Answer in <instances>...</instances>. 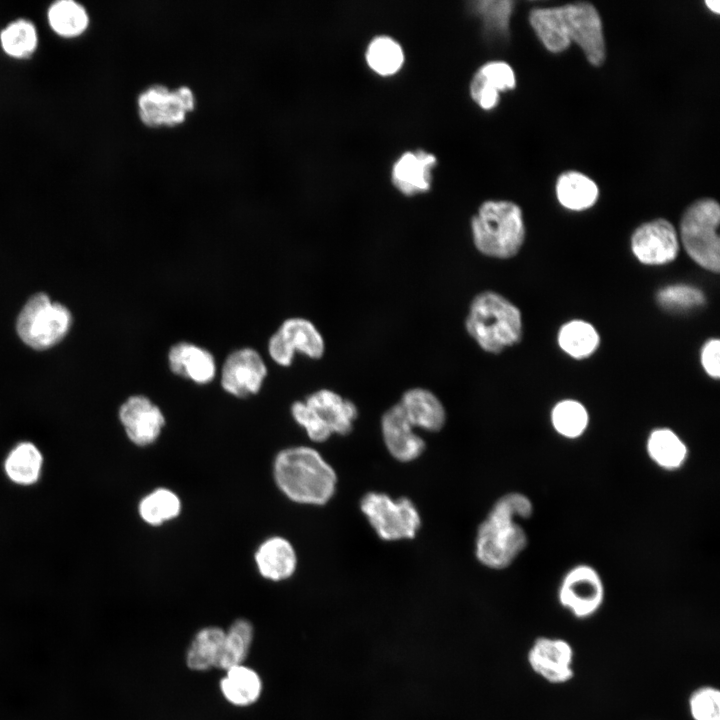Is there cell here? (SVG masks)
I'll return each instance as SVG.
<instances>
[{
  "mask_svg": "<svg viewBox=\"0 0 720 720\" xmlns=\"http://www.w3.org/2000/svg\"><path fill=\"white\" fill-rule=\"evenodd\" d=\"M529 22L548 51L559 53L575 42L590 64L600 66L604 62L606 52L602 21L591 3L535 8L529 13Z\"/></svg>",
  "mask_w": 720,
  "mask_h": 720,
  "instance_id": "6da1fadb",
  "label": "cell"
},
{
  "mask_svg": "<svg viewBox=\"0 0 720 720\" xmlns=\"http://www.w3.org/2000/svg\"><path fill=\"white\" fill-rule=\"evenodd\" d=\"M532 513L533 504L526 495L510 492L501 496L477 530L478 561L496 570L510 566L528 545L527 534L516 519H528Z\"/></svg>",
  "mask_w": 720,
  "mask_h": 720,
  "instance_id": "7a4b0ae2",
  "label": "cell"
},
{
  "mask_svg": "<svg viewBox=\"0 0 720 720\" xmlns=\"http://www.w3.org/2000/svg\"><path fill=\"white\" fill-rule=\"evenodd\" d=\"M273 475L281 492L299 504L324 505L336 492L335 470L311 447L280 451L274 460Z\"/></svg>",
  "mask_w": 720,
  "mask_h": 720,
  "instance_id": "3957f363",
  "label": "cell"
},
{
  "mask_svg": "<svg viewBox=\"0 0 720 720\" xmlns=\"http://www.w3.org/2000/svg\"><path fill=\"white\" fill-rule=\"evenodd\" d=\"M465 329L482 350L498 354L520 341L521 312L499 293L482 291L470 302Z\"/></svg>",
  "mask_w": 720,
  "mask_h": 720,
  "instance_id": "277c9868",
  "label": "cell"
},
{
  "mask_svg": "<svg viewBox=\"0 0 720 720\" xmlns=\"http://www.w3.org/2000/svg\"><path fill=\"white\" fill-rule=\"evenodd\" d=\"M470 228L475 248L487 257L511 258L525 239L522 210L512 201H484L472 216Z\"/></svg>",
  "mask_w": 720,
  "mask_h": 720,
  "instance_id": "5b68a950",
  "label": "cell"
},
{
  "mask_svg": "<svg viewBox=\"0 0 720 720\" xmlns=\"http://www.w3.org/2000/svg\"><path fill=\"white\" fill-rule=\"evenodd\" d=\"M719 221L718 202L704 198L692 203L680 222V237L687 254L698 265L715 273L720 269Z\"/></svg>",
  "mask_w": 720,
  "mask_h": 720,
  "instance_id": "8992f818",
  "label": "cell"
},
{
  "mask_svg": "<svg viewBox=\"0 0 720 720\" xmlns=\"http://www.w3.org/2000/svg\"><path fill=\"white\" fill-rule=\"evenodd\" d=\"M360 509L376 534L385 541L412 539L421 527V517L407 497L396 500L371 491L360 500Z\"/></svg>",
  "mask_w": 720,
  "mask_h": 720,
  "instance_id": "52a82bcc",
  "label": "cell"
},
{
  "mask_svg": "<svg viewBox=\"0 0 720 720\" xmlns=\"http://www.w3.org/2000/svg\"><path fill=\"white\" fill-rule=\"evenodd\" d=\"M71 314L43 293L32 296L17 320L20 338L34 349H47L59 342L69 330Z\"/></svg>",
  "mask_w": 720,
  "mask_h": 720,
  "instance_id": "ba28073f",
  "label": "cell"
},
{
  "mask_svg": "<svg viewBox=\"0 0 720 720\" xmlns=\"http://www.w3.org/2000/svg\"><path fill=\"white\" fill-rule=\"evenodd\" d=\"M267 351L276 364L289 367L293 363L295 352L311 359H321L325 353V342L310 320L290 317L269 337Z\"/></svg>",
  "mask_w": 720,
  "mask_h": 720,
  "instance_id": "9c48e42d",
  "label": "cell"
},
{
  "mask_svg": "<svg viewBox=\"0 0 720 720\" xmlns=\"http://www.w3.org/2000/svg\"><path fill=\"white\" fill-rule=\"evenodd\" d=\"M558 602L576 619L594 616L602 607L605 588L600 574L586 564L572 567L562 578Z\"/></svg>",
  "mask_w": 720,
  "mask_h": 720,
  "instance_id": "30bf717a",
  "label": "cell"
},
{
  "mask_svg": "<svg viewBox=\"0 0 720 720\" xmlns=\"http://www.w3.org/2000/svg\"><path fill=\"white\" fill-rule=\"evenodd\" d=\"M195 103V95L187 86L171 89L154 84L139 94L137 110L141 121L148 126H172L184 121Z\"/></svg>",
  "mask_w": 720,
  "mask_h": 720,
  "instance_id": "8fae6325",
  "label": "cell"
},
{
  "mask_svg": "<svg viewBox=\"0 0 720 720\" xmlns=\"http://www.w3.org/2000/svg\"><path fill=\"white\" fill-rule=\"evenodd\" d=\"M267 374V366L260 353L254 348L242 347L225 358L220 384L228 394L236 398H246L261 390Z\"/></svg>",
  "mask_w": 720,
  "mask_h": 720,
  "instance_id": "7c38bea8",
  "label": "cell"
},
{
  "mask_svg": "<svg viewBox=\"0 0 720 720\" xmlns=\"http://www.w3.org/2000/svg\"><path fill=\"white\" fill-rule=\"evenodd\" d=\"M574 657L569 641L549 636L536 637L527 654L531 670L553 685L565 684L574 678Z\"/></svg>",
  "mask_w": 720,
  "mask_h": 720,
  "instance_id": "4fadbf2b",
  "label": "cell"
},
{
  "mask_svg": "<svg viewBox=\"0 0 720 720\" xmlns=\"http://www.w3.org/2000/svg\"><path fill=\"white\" fill-rule=\"evenodd\" d=\"M679 242L674 226L658 218L640 225L631 237L634 256L646 265H662L673 261Z\"/></svg>",
  "mask_w": 720,
  "mask_h": 720,
  "instance_id": "5bb4252c",
  "label": "cell"
},
{
  "mask_svg": "<svg viewBox=\"0 0 720 720\" xmlns=\"http://www.w3.org/2000/svg\"><path fill=\"white\" fill-rule=\"evenodd\" d=\"M118 416L128 439L140 447L155 442L165 425L159 406L142 394L128 397L120 406Z\"/></svg>",
  "mask_w": 720,
  "mask_h": 720,
  "instance_id": "9a60e30c",
  "label": "cell"
},
{
  "mask_svg": "<svg viewBox=\"0 0 720 720\" xmlns=\"http://www.w3.org/2000/svg\"><path fill=\"white\" fill-rule=\"evenodd\" d=\"M400 405L387 409L381 417V432L384 444L396 460L411 462L422 455L425 442L416 434Z\"/></svg>",
  "mask_w": 720,
  "mask_h": 720,
  "instance_id": "2e32d148",
  "label": "cell"
},
{
  "mask_svg": "<svg viewBox=\"0 0 720 720\" xmlns=\"http://www.w3.org/2000/svg\"><path fill=\"white\" fill-rule=\"evenodd\" d=\"M437 165L433 153L417 149L402 153L393 163L391 181L405 196H414L430 190L432 172Z\"/></svg>",
  "mask_w": 720,
  "mask_h": 720,
  "instance_id": "e0dca14e",
  "label": "cell"
},
{
  "mask_svg": "<svg viewBox=\"0 0 720 720\" xmlns=\"http://www.w3.org/2000/svg\"><path fill=\"white\" fill-rule=\"evenodd\" d=\"M304 402L331 435L345 436L353 430L358 409L351 400L330 389H320L309 394Z\"/></svg>",
  "mask_w": 720,
  "mask_h": 720,
  "instance_id": "ac0fdd59",
  "label": "cell"
},
{
  "mask_svg": "<svg viewBox=\"0 0 720 720\" xmlns=\"http://www.w3.org/2000/svg\"><path fill=\"white\" fill-rule=\"evenodd\" d=\"M170 371L196 384H208L216 376L217 366L213 354L188 341L173 344L168 351Z\"/></svg>",
  "mask_w": 720,
  "mask_h": 720,
  "instance_id": "d6986e66",
  "label": "cell"
},
{
  "mask_svg": "<svg viewBox=\"0 0 720 720\" xmlns=\"http://www.w3.org/2000/svg\"><path fill=\"white\" fill-rule=\"evenodd\" d=\"M398 404L413 427L436 432L445 425V407L440 399L426 388L414 387L406 390Z\"/></svg>",
  "mask_w": 720,
  "mask_h": 720,
  "instance_id": "ffe728a7",
  "label": "cell"
},
{
  "mask_svg": "<svg viewBox=\"0 0 720 720\" xmlns=\"http://www.w3.org/2000/svg\"><path fill=\"white\" fill-rule=\"evenodd\" d=\"M255 562L262 577L282 581L295 572L297 556L287 539L275 536L261 543L255 553Z\"/></svg>",
  "mask_w": 720,
  "mask_h": 720,
  "instance_id": "44dd1931",
  "label": "cell"
},
{
  "mask_svg": "<svg viewBox=\"0 0 720 720\" xmlns=\"http://www.w3.org/2000/svg\"><path fill=\"white\" fill-rule=\"evenodd\" d=\"M43 464V454L38 446L31 441H21L6 455L3 470L13 484L29 487L41 478Z\"/></svg>",
  "mask_w": 720,
  "mask_h": 720,
  "instance_id": "7402d4cb",
  "label": "cell"
},
{
  "mask_svg": "<svg viewBox=\"0 0 720 720\" xmlns=\"http://www.w3.org/2000/svg\"><path fill=\"white\" fill-rule=\"evenodd\" d=\"M559 203L570 210H585L595 204L599 196L596 183L578 171H566L556 181Z\"/></svg>",
  "mask_w": 720,
  "mask_h": 720,
  "instance_id": "603a6c76",
  "label": "cell"
},
{
  "mask_svg": "<svg viewBox=\"0 0 720 720\" xmlns=\"http://www.w3.org/2000/svg\"><path fill=\"white\" fill-rule=\"evenodd\" d=\"M646 449L650 459L665 470L680 468L687 459L688 448L669 428H656L648 436Z\"/></svg>",
  "mask_w": 720,
  "mask_h": 720,
  "instance_id": "cb8c5ba5",
  "label": "cell"
},
{
  "mask_svg": "<svg viewBox=\"0 0 720 720\" xmlns=\"http://www.w3.org/2000/svg\"><path fill=\"white\" fill-rule=\"evenodd\" d=\"M220 689L231 704L247 706L259 698L262 683L254 670L241 664L226 670V675L220 682Z\"/></svg>",
  "mask_w": 720,
  "mask_h": 720,
  "instance_id": "d4e9b609",
  "label": "cell"
},
{
  "mask_svg": "<svg viewBox=\"0 0 720 720\" xmlns=\"http://www.w3.org/2000/svg\"><path fill=\"white\" fill-rule=\"evenodd\" d=\"M224 636L225 631L218 627H206L200 630L187 650V666L195 671H205L216 667Z\"/></svg>",
  "mask_w": 720,
  "mask_h": 720,
  "instance_id": "484cf974",
  "label": "cell"
},
{
  "mask_svg": "<svg viewBox=\"0 0 720 720\" xmlns=\"http://www.w3.org/2000/svg\"><path fill=\"white\" fill-rule=\"evenodd\" d=\"M47 18L51 29L65 38L81 35L89 24L86 9L72 0L54 2L48 9Z\"/></svg>",
  "mask_w": 720,
  "mask_h": 720,
  "instance_id": "4316f807",
  "label": "cell"
},
{
  "mask_svg": "<svg viewBox=\"0 0 720 720\" xmlns=\"http://www.w3.org/2000/svg\"><path fill=\"white\" fill-rule=\"evenodd\" d=\"M365 59L375 73L391 76L397 73L404 63V51L399 42L387 35H378L368 44Z\"/></svg>",
  "mask_w": 720,
  "mask_h": 720,
  "instance_id": "83f0119b",
  "label": "cell"
},
{
  "mask_svg": "<svg viewBox=\"0 0 720 720\" xmlns=\"http://www.w3.org/2000/svg\"><path fill=\"white\" fill-rule=\"evenodd\" d=\"M558 344L571 357L582 359L590 356L597 349L599 335L591 324L573 320L559 330Z\"/></svg>",
  "mask_w": 720,
  "mask_h": 720,
  "instance_id": "f1b7e54d",
  "label": "cell"
},
{
  "mask_svg": "<svg viewBox=\"0 0 720 720\" xmlns=\"http://www.w3.org/2000/svg\"><path fill=\"white\" fill-rule=\"evenodd\" d=\"M253 639L252 624L245 619H238L225 632L222 650L217 668L228 670L241 665L246 658Z\"/></svg>",
  "mask_w": 720,
  "mask_h": 720,
  "instance_id": "f546056e",
  "label": "cell"
},
{
  "mask_svg": "<svg viewBox=\"0 0 720 720\" xmlns=\"http://www.w3.org/2000/svg\"><path fill=\"white\" fill-rule=\"evenodd\" d=\"M181 511L179 497L171 490L157 488L144 496L138 505V512L144 522L158 526L176 518Z\"/></svg>",
  "mask_w": 720,
  "mask_h": 720,
  "instance_id": "4dcf8cb0",
  "label": "cell"
},
{
  "mask_svg": "<svg viewBox=\"0 0 720 720\" xmlns=\"http://www.w3.org/2000/svg\"><path fill=\"white\" fill-rule=\"evenodd\" d=\"M3 51L10 57L24 59L31 56L37 48L38 36L33 23L18 19L9 23L0 32Z\"/></svg>",
  "mask_w": 720,
  "mask_h": 720,
  "instance_id": "1f68e13d",
  "label": "cell"
},
{
  "mask_svg": "<svg viewBox=\"0 0 720 720\" xmlns=\"http://www.w3.org/2000/svg\"><path fill=\"white\" fill-rule=\"evenodd\" d=\"M551 422L559 435L568 439H575L585 432L589 416L586 408L580 402L563 400L553 407Z\"/></svg>",
  "mask_w": 720,
  "mask_h": 720,
  "instance_id": "d6a6232c",
  "label": "cell"
},
{
  "mask_svg": "<svg viewBox=\"0 0 720 720\" xmlns=\"http://www.w3.org/2000/svg\"><path fill=\"white\" fill-rule=\"evenodd\" d=\"M473 9L483 20L489 32L505 35L513 11L510 0H481L473 3Z\"/></svg>",
  "mask_w": 720,
  "mask_h": 720,
  "instance_id": "836d02e7",
  "label": "cell"
},
{
  "mask_svg": "<svg viewBox=\"0 0 720 720\" xmlns=\"http://www.w3.org/2000/svg\"><path fill=\"white\" fill-rule=\"evenodd\" d=\"M657 301L665 309L681 311L695 308L705 302L701 290L686 284L666 286L657 292Z\"/></svg>",
  "mask_w": 720,
  "mask_h": 720,
  "instance_id": "e575fe53",
  "label": "cell"
},
{
  "mask_svg": "<svg viewBox=\"0 0 720 720\" xmlns=\"http://www.w3.org/2000/svg\"><path fill=\"white\" fill-rule=\"evenodd\" d=\"M692 720H720V691L712 685L694 689L688 698Z\"/></svg>",
  "mask_w": 720,
  "mask_h": 720,
  "instance_id": "d590c367",
  "label": "cell"
},
{
  "mask_svg": "<svg viewBox=\"0 0 720 720\" xmlns=\"http://www.w3.org/2000/svg\"><path fill=\"white\" fill-rule=\"evenodd\" d=\"M473 76L499 93L512 90L516 85L514 70L504 61L486 62L478 68Z\"/></svg>",
  "mask_w": 720,
  "mask_h": 720,
  "instance_id": "8d00e7d4",
  "label": "cell"
},
{
  "mask_svg": "<svg viewBox=\"0 0 720 720\" xmlns=\"http://www.w3.org/2000/svg\"><path fill=\"white\" fill-rule=\"evenodd\" d=\"M291 415L312 441L324 442L331 437L329 431L304 401H295L291 405Z\"/></svg>",
  "mask_w": 720,
  "mask_h": 720,
  "instance_id": "74e56055",
  "label": "cell"
},
{
  "mask_svg": "<svg viewBox=\"0 0 720 720\" xmlns=\"http://www.w3.org/2000/svg\"><path fill=\"white\" fill-rule=\"evenodd\" d=\"M469 93L472 100L484 110L496 107L500 99L498 91L489 88L475 77L470 81Z\"/></svg>",
  "mask_w": 720,
  "mask_h": 720,
  "instance_id": "f35d334b",
  "label": "cell"
},
{
  "mask_svg": "<svg viewBox=\"0 0 720 720\" xmlns=\"http://www.w3.org/2000/svg\"><path fill=\"white\" fill-rule=\"evenodd\" d=\"M720 342L718 339H711L707 341L701 350V363L706 373L714 378L718 379L720 376Z\"/></svg>",
  "mask_w": 720,
  "mask_h": 720,
  "instance_id": "ab89813d",
  "label": "cell"
},
{
  "mask_svg": "<svg viewBox=\"0 0 720 720\" xmlns=\"http://www.w3.org/2000/svg\"><path fill=\"white\" fill-rule=\"evenodd\" d=\"M705 4L712 12L719 14L720 2L718 0H706Z\"/></svg>",
  "mask_w": 720,
  "mask_h": 720,
  "instance_id": "60d3db41",
  "label": "cell"
}]
</instances>
